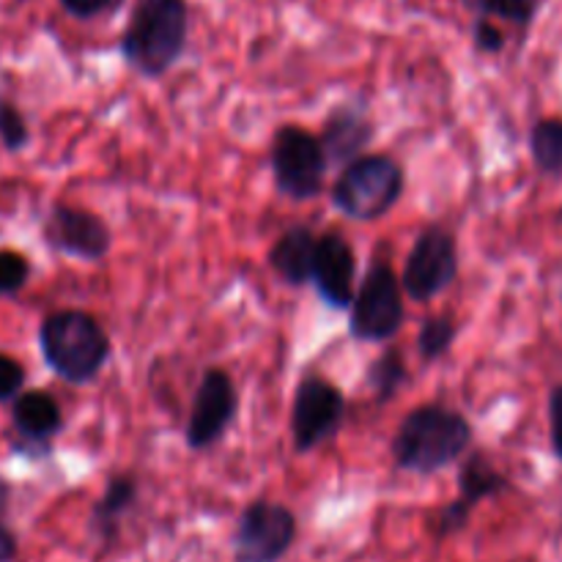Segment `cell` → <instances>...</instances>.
I'll use <instances>...</instances> for the list:
<instances>
[{
  "mask_svg": "<svg viewBox=\"0 0 562 562\" xmlns=\"http://www.w3.org/2000/svg\"><path fill=\"white\" fill-rule=\"evenodd\" d=\"M31 280V261L16 250H0V296H14Z\"/></svg>",
  "mask_w": 562,
  "mask_h": 562,
  "instance_id": "24",
  "label": "cell"
},
{
  "mask_svg": "<svg viewBox=\"0 0 562 562\" xmlns=\"http://www.w3.org/2000/svg\"><path fill=\"white\" fill-rule=\"evenodd\" d=\"M459 324L450 316H428L417 329V355L423 362H437L453 349Z\"/></svg>",
  "mask_w": 562,
  "mask_h": 562,
  "instance_id": "20",
  "label": "cell"
},
{
  "mask_svg": "<svg viewBox=\"0 0 562 562\" xmlns=\"http://www.w3.org/2000/svg\"><path fill=\"white\" fill-rule=\"evenodd\" d=\"M547 412H549V439H552V450L562 464V384L552 387V393H549Z\"/></svg>",
  "mask_w": 562,
  "mask_h": 562,
  "instance_id": "28",
  "label": "cell"
},
{
  "mask_svg": "<svg viewBox=\"0 0 562 562\" xmlns=\"http://www.w3.org/2000/svg\"><path fill=\"white\" fill-rule=\"evenodd\" d=\"M296 516L289 505L272 499H252L245 505L234 527V562H280L296 541Z\"/></svg>",
  "mask_w": 562,
  "mask_h": 562,
  "instance_id": "8",
  "label": "cell"
},
{
  "mask_svg": "<svg viewBox=\"0 0 562 562\" xmlns=\"http://www.w3.org/2000/svg\"><path fill=\"white\" fill-rule=\"evenodd\" d=\"M459 499H464L470 508H477L486 499L499 497L510 488L508 475L503 470L494 467V461L486 453L475 450V453H467L459 461Z\"/></svg>",
  "mask_w": 562,
  "mask_h": 562,
  "instance_id": "17",
  "label": "cell"
},
{
  "mask_svg": "<svg viewBox=\"0 0 562 562\" xmlns=\"http://www.w3.org/2000/svg\"><path fill=\"white\" fill-rule=\"evenodd\" d=\"M472 439H475V431L464 412L434 401V404H420L406 412L390 442V456H393L395 470L431 477L459 464L470 453Z\"/></svg>",
  "mask_w": 562,
  "mask_h": 562,
  "instance_id": "1",
  "label": "cell"
},
{
  "mask_svg": "<svg viewBox=\"0 0 562 562\" xmlns=\"http://www.w3.org/2000/svg\"><path fill=\"white\" fill-rule=\"evenodd\" d=\"M9 499H11V486L5 483V477L0 475V521H3L5 508H9Z\"/></svg>",
  "mask_w": 562,
  "mask_h": 562,
  "instance_id": "30",
  "label": "cell"
},
{
  "mask_svg": "<svg viewBox=\"0 0 562 562\" xmlns=\"http://www.w3.org/2000/svg\"><path fill=\"white\" fill-rule=\"evenodd\" d=\"M349 415V401L344 390L318 373L300 379L291 404V437L300 456L313 453L340 431Z\"/></svg>",
  "mask_w": 562,
  "mask_h": 562,
  "instance_id": "7",
  "label": "cell"
},
{
  "mask_svg": "<svg viewBox=\"0 0 562 562\" xmlns=\"http://www.w3.org/2000/svg\"><path fill=\"white\" fill-rule=\"evenodd\" d=\"M404 165L390 154H362L344 165L333 181L329 201L355 223H373L398 206L404 195Z\"/></svg>",
  "mask_w": 562,
  "mask_h": 562,
  "instance_id": "4",
  "label": "cell"
},
{
  "mask_svg": "<svg viewBox=\"0 0 562 562\" xmlns=\"http://www.w3.org/2000/svg\"><path fill=\"white\" fill-rule=\"evenodd\" d=\"M20 543H16L14 530L5 521H0V562H14Z\"/></svg>",
  "mask_w": 562,
  "mask_h": 562,
  "instance_id": "29",
  "label": "cell"
},
{
  "mask_svg": "<svg viewBox=\"0 0 562 562\" xmlns=\"http://www.w3.org/2000/svg\"><path fill=\"white\" fill-rule=\"evenodd\" d=\"M25 379L27 373L22 368V362L0 351V404L14 401L20 395L22 387H25Z\"/></svg>",
  "mask_w": 562,
  "mask_h": 562,
  "instance_id": "26",
  "label": "cell"
},
{
  "mask_svg": "<svg viewBox=\"0 0 562 562\" xmlns=\"http://www.w3.org/2000/svg\"><path fill=\"white\" fill-rule=\"evenodd\" d=\"M38 349L49 371L66 384L97 382L110 360V335L97 316L77 307L49 313L38 327Z\"/></svg>",
  "mask_w": 562,
  "mask_h": 562,
  "instance_id": "3",
  "label": "cell"
},
{
  "mask_svg": "<svg viewBox=\"0 0 562 562\" xmlns=\"http://www.w3.org/2000/svg\"><path fill=\"white\" fill-rule=\"evenodd\" d=\"M322 146L327 151L329 168L349 165L351 159L362 157L366 148L376 137V121L371 110L362 102H340L327 113L322 126Z\"/></svg>",
  "mask_w": 562,
  "mask_h": 562,
  "instance_id": "14",
  "label": "cell"
},
{
  "mask_svg": "<svg viewBox=\"0 0 562 562\" xmlns=\"http://www.w3.org/2000/svg\"><path fill=\"white\" fill-rule=\"evenodd\" d=\"M456 278H459L456 236L442 225H428L417 234L415 245L404 261V272H401L404 294L412 302L426 305V302L445 294L456 283Z\"/></svg>",
  "mask_w": 562,
  "mask_h": 562,
  "instance_id": "9",
  "label": "cell"
},
{
  "mask_svg": "<svg viewBox=\"0 0 562 562\" xmlns=\"http://www.w3.org/2000/svg\"><path fill=\"white\" fill-rule=\"evenodd\" d=\"M318 236L313 234L311 225H291L274 239L269 247V267L278 274L280 283L291 289L311 285L313 263H316Z\"/></svg>",
  "mask_w": 562,
  "mask_h": 562,
  "instance_id": "16",
  "label": "cell"
},
{
  "mask_svg": "<svg viewBox=\"0 0 562 562\" xmlns=\"http://www.w3.org/2000/svg\"><path fill=\"white\" fill-rule=\"evenodd\" d=\"M239 415V390L234 376L223 368H206L192 393L190 417H187L184 442L192 453L212 450L228 434Z\"/></svg>",
  "mask_w": 562,
  "mask_h": 562,
  "instance_id": "10",
  "label": "cell"
},
{
  "mask_svg": "<svg viewBox=\"0 0 562 562\" xmlns=\"http://www.w3.org/2000/svg\"><path fill=\"white\" fill-rule=\"evenodd\" d=\"M406 379H409V366H406V355L398 346H387L376 360L368 366L366 384L371 390V398L376 406L390 404V401L398 395V390L404 387Z\"/></svg>",
  "mask_w": 562,
  "mask_h": 562,
  "instance_id": "18",
  "label": "cell"
},
{
  "mask_svg": "<svg viewBox=\"0 0 562 562\" xmlns=\"http://www.w3.org/2000/svg\"><path fill=\"white\" fill-rule=\"evenodd\" d=\"M558 223L562 225V209H560V212H558Z\"/></svg>",
  "mask_w": 562,
  "mask_h": 562,
  "instance_id": "31",
  "label": "cell"
},
{
  "mask_svg": "<svg viewBox=\"0 0 562 562\" xmlns=\"http://www.w3.org/2000/svg\"><path fill=\"white\" fill-rule=\"evenodd\" d=\"M274 190L289 201H313L324 192L329 159L322 137L300 124L278 126L269 146Z\"/></svg>",
  "mask_w": 562,
  "mask_h": 562,
  "instance_id": "5",
  "label": "cell"
},
{
  "mask_svg": "<svg viewBox=\"0 0 562 562\" xmlns=\"http://www.w3.org/2000/svg\"><path fill=\"white\" fill-rule=\"evenodd\" d=\"M58 3L75 20H97V16L113 11L121 0H58Z\"/></svg>",
  "mask_w": 562,
  "mask_h": 562,
  "instance_id": "27",
  "label": "cell"
},
{
  "mask_svg": "<svg viewBox=\"0 0 562 562\" xmlns=\"http://www.w3.org/2000/svg\"><path fill=\"white\" fill-rule=\"evenodd\" d=\"M64 428V412L55 395L44 390H25L11 404V453L27 461H44L53 456V439Z\"/></svg>",
  "mask_w": 562,
  "mask_h": 562,
  "instance_id": "11",
  "label": "cell"
},
{
  "mask_svg": "<svg viewBox=\"0 0 562 562\" xmlns=\"http://www.w3.org/2000/svg\"><path fill=\"white\" fill-rule=\"evenodd\" d=\"M404 283L387 261L368 267L349 307V335L357 344H387L406 318Z\"/></svg>",
  "mask_w": 562,
  "mask_h": 562,
  "instance_id": "6",
  "label": "cell"
},
{
  "mask_svg": "<svg viewBox=\"0 0 562 562\" xmlns=\"http://www.w3.org/2000/svg\"><path fill=\"white\" fill-rule=\"evenodd\" d=\"M530 157L543 176H562V119H541L532 126Z\"/></svg>",
  "mask_w": 562,
  "mask_h": 562,
  "instance_id": "19",
  "label": "cell"
},
{
  "mask_svg": "<svg viewBox=\"0 0 562 562\" xmlns=\"http://www.w3.org/2000/svg\"><path fill=\"white\" fill-rule=\"evenodd\" d=\"M472 510L475 508H470V505L459 497H456L453 503L442 505V508L437 510V516H434V525H431L434 541L442 543V541H448V538L464 532L472 521Z\"/></svg>",
  "mask_w": 562,
  "mask_h": 562,
  "instance_id": "23",
  "label": "cell"
},
{
  "mask_svg": "<svg viewBox=\"0 0 562 562\" xmlns=\"http://www.w3.org/2000/svg\"><path fill=\"white\" fill-rule=\"evenodd\" d=\"M472 44L481 55H499L505 49L503 27L494 25V20H488V16H477L472 22Z\"/></svg>",
  "mask_w": 562,
  "mask_h": 562,
  "instance_id": "25",
  "label": "cell"
},
{
  "mask_svg": "<svg viewBox=\"0 0 562 562\" xmlns=\"http://www.w3.org/2000/svg\"><path fill=\"white\" fill-rule=\"evenodd\" d=\"M311 285L329 311H349L357 294L355 247L338 231L318 236Z\"/></svg>",
  "mask_w": 562,
  "mask_h": 562,
  "instance_id": "13",
  "label": "cell"
},
{
  "mask_svg": "<svg viewBox=\"0 0 562 562\" xmlns=\"http://www.w3.org/2000/svg\"><path fill=\"white\" fill-rule=\"evenodd\" d=\"M137 499H140V481L132 472L110 475L102 494L93 503L91 516H88V536L102 543L104 549L115 547L121 538L124 519L135 510Z\"/></svg>",
  "mask_w": 562,
  "mask_h": 562,
  "instance_id": "15",
  "label": "cell"
},
{
  "mask_svg": "<svg viewBox=\"0 0 562 562\" xmlns=\"http://www.w3.org/2000/svg\"><path fill=\"white\" fill-rule=\"evenodd\" d=\"M475 9L477 16L510 22V25L527 31L532 25V20L538 16L541 0H475Z\"/></svg>",
  "mask_w": 562,
  "mask_h": 562,
  "instance_id": "21",
  "label": "cell"
},
{
  "mask_svg": "<svg viewBox=\"0 0 562 562\" xmlns=\"http://www.w3.org/2000/svg\"><path fill=\"white\" fill-rule=\"evenodd\" d=\"M44 241L60 256L97 263L110 252L113 236L99 214L71 203H55L44 217Z\"/></svg>",
  "mask_w": 562,
  "mask_h": 562,
  "instance_id": "12",
  "label": "cell"
},
{
  "mask_svg": "<svg viewBox=\"0 0 562 562\" xmlns=\"http://www.w3.org/2000/svg\"><path fill=\"white\" fill-rule=\"evenodd\" d=\"M190 38L187 0H135L119 38V53L135 75L159 80L181 60Z\"/></svg>",
  "mask_w": 562,
  "mask_h": 562,
  "instance_id": "2",
  "label": "cell"
},
{
  "mask_svg": "<svg viewBox=\"0 0 562 562\" xmlns=\"http://www.w3.org/2000/svg\"><path fill=\"white\" fill-rule=\"evenodd\" d=\"M0 143H3L5 151H22L31 143L25 115L9 99H0Z\"/></svg>",
  "mask_w": 562,
  "mask_h": 562,
  "instance_id": "22",
  "label": "cell"
}]
</instances>
